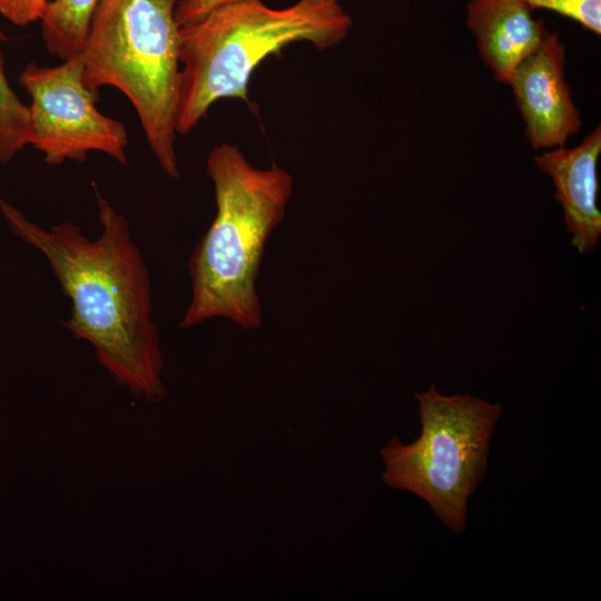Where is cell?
I'll return each instance as SVG.
<instances>
[{
    "instance_id": "6da1fadb",
    "label": "cell",
    "mask_w": 601,
    "mask_h": 601,
    "mask_svg": "<svg viewBox=\"0 0 601 601\" xmlns=\"http://www.w3.org/2000/svg\"><path fill=\"white\" fill-rule=\"evenodd\" d=\"M92 187L101 225L96 239L68 221L45 229L2 199L0 208L12 231L43 254L70 299L66 327L92 345L97 361L119 385L136 397L159 402L167 390L149 273L127 218Z\"/></svg>"
},
{
    "instance_id": "7a4b0ae2",
    "label": "cell",
    "mask_w": 601,
    "mask_h": 601,
    "mask_svg": "<svg viewBox=\"0 0 601 601\" xmlns=\"http://www.w3.org/2000/svg\"><path fill=\"white\" fill-rule=\"evenodd\" d=\"M206 169L216 216L190 255L191 298L179 327L219 317L258 329L263 314L257 277L266 243L284 219L293 176L276 164L255 167L227 142L213 148Z\"/></svg>"
},
{
    "instance_id": "3957f363",
    "label": "cell",
    "mask_w": 601,
    "mask_h": 601,
    "mask_svg": "<svg viewBox=\"0 0 601 601\" xmlns=\"http://www.w3.org/2000/svg\"><path fill=\"white\" fill-rule=\"evenodd\" d=\"M352 26L339 0H298L282 9L247 0L181 26L177 134L194 130L219 99H240L250 106V77L268 56L300 41L331 49Z\"/></svg>"
},
{
    "instance_id": "277c9868",
    "label": "cell",
    "mask_w": 601,
    "mask_h": 601,
    "mask_svg": "<svg viewBox=\"0 0 601 601\" xmlns=\"http://www.w3.org/2000/svg\"><path fill=\"white\" fill-rule=\"evenodd\" d=\"M175 2L101 0L80 56L86 86L95 91L105 86L120 90L134 106L161 169L178 178L180 26Z\"/></svg>"
},
{
    "instance_id": "5b68a950",
    "label": "cell",
    "mask_w": 601,
    "mask_h": 601,
    "mask_svg": "<svg viewBox=\"0 0 601 601\" xmlns=\"http://www.w3.org/2000/svg\"><path fill=\"white\" fill-rule=\"evenodd\" d=\"M415 398L421 434L410 444L393 436L381 449L382 480L423 499L444 525L461 534L467 501L487 472L502 405L469 394L443 395L434 385Z\"/></svg>"
},
{
    "instance_id": "8992f818",
    "label": "cell",
    "mask_w": 601,
    "mask_h": 601,
    "mask_svg": "<svg viewBox=\"0 0 601 601\" xmlns=\"http://www.w3.org/2000/svg\"><path fill=\"white\" fill-rule=\"evenodd\" d=\"M30 96L31 139L48 165L85 161L90 151L104 152L127 164L126 127L97 108L98 91L83 81L81 56L56 67L30 62L19 75Z\"/></svg>"
},
{
    "instance_id": "52a82bcc",
    "label": "cell",
    "mask_w": 601,
    "mask_h": 601,
    "mask_svg": "<svg viewBox=\"0 0 601 601\" xmlns=\"http://www.w3.org/2000/svg\"><path fill=\"white\" fill-rule=\"evenodd\" d=\"M565 46L558 32L550 31L509 81L534 150L563 147L582 127L581 112L565 80Z\"/></svg>"
},
{
    "instance_id": "ba28073f",
    "label": "cell",
    "mask_w": 601,
    "mask_h": 601,
    "mask_svg": "<svg viewBox=\"0 0 601 601\" xmlns=\"http://www.w3.org/2000/svg\"><path fill=\"white\" fill-rule=\"evenodd\" d=\"M600 155L601 126L598 125L577 146L543 150L534 157L538 169L552 180L553 198L561 205L571 243L581 254L592 252L601 235Z\"/></svg>"
},
{
    "instance_id": "9c48e42d",
    "label": "cell",
    "mask_w": 601,
    "mask_h": 601,
    "mask_svg": "<svg viewBox=\"0 0 601 601\" xmlns=\"http://www.w3.org/2000/svg\"><path fill=\"white\" fill-rule=\"evenodd\" d=\"M523 0H469L466 26L480 58L494 79L509 85L518 67L533 55L549 35Z\"/></svg>"
},
{
    "instance_id": "30bf717a",
    "label": "cell",
    "mask_w": 601,
    "mask_h": 601,
    "mask_svg": "<svg viewBox=\"0 0 601 601\" xmlns=\"http://www.w3.org/2000/svg\"><path fill=\"white\" fill-rule=\"evenodd\" d=\"M101 0H51L41 18L47 50L62 61L79 56Z\"/></svg>"
},
{
    "instance_id": "8fae6325",
    "label": "cell",
    "mask_w": 601,
    "mask_h": 601,
    "mask_svg": "<svg viewBox=\"0 0 601 601\" xmlns=\"http://www.w3.org/2000/svg\"><path fill=\"white\" fill-rule=\"evenodd\" d=\"M6 36L0 30V164L6 165L14 155L30 145L31 115L9 85L1 43Z\"/></svg>"
},
{
    "instance_id": "7c38bea8",
    "label": "cell",
    "mask_w": 601,
    "mask_h": 601,
    "mask_svg": "<svg viewBox=\"0 0 601 601\" xmlns=\"http://www.w3.org/2000/svg\"><path fill=\"white\" fill-rule=\"evenodd\" d=\"M533 10L555 12L594 35L601 33V0H523Z\"/></svg>"
},
{
    "instance_id": "4fadbf2b",
    "label": "cell",
    "mask_w": 601,
    "mask_h": 601,
    "mask_svg": "<svg viewBox=\"0 0 601 601\" xmlns=\"http://www.w3.org/2000/svg\"><path fill=\"white\" fill-rule=\"evenodd\" d=\"M48 0H0V14L17 26H27L40 21Z\"/></svg>"
},
{
    "instance_id": "5bb4252c",
    "label": "cell",
    "mask_w": 601,
    "mask_h": 601,
    "mask_svg": "<svg viewBox=\"0 0 601 601\" xmlns=\"http://www.w3.org/2000/svg\"><path fill=\"white\" fill-rule=\"evenodd\" d=\"M242 1L247 0H176L175 18L181 27L197 22L219 8Z\"/></svg>"
}]
</instances>
